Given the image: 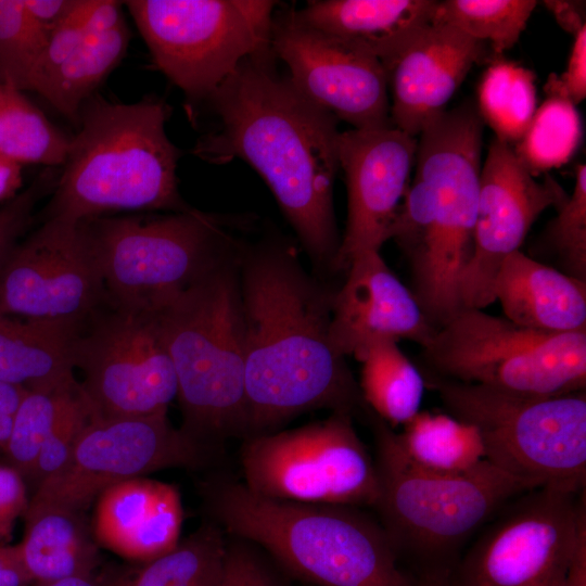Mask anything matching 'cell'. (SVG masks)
I'll return each mask as SVG.
<instances>
[{"label": "cell", "mask_w": 586, "mask_h": 586, "mask_svg": "<svg viewBox=\"0 0 586 586\" xmlns=\"http://www.w3.org/2000/svg\"><path fill=\"white\" fill-rule=\"evenodd\" d=\"M270 49L244 59L206 99L215 128L192 152L205 162L241 158L266 181L304 249L333 267L341 239L333 209L337 119L278 72Z\"/></svg>", "instance_id": "6da1fadb"}, {"label": "cell", "mask_w": 586, "mask_h": 586, "mask_svg": "<svg viewBox=\"0 0 586 586\" xmlns=\"http://www.w3.org/2000/svg\"><path fill=\"white\" fill-rule=\"evenodd\" d=\"M243 265L246 437L314 409L365 413L359 386L330 342L332 294L282 249L259 250Z\"/></svg>", "instance_id": "7a4b0ae2"}, {"label": "cell", "mask_w": 586, "mask_h": 586, "mask_svg": "<svg viewBox=\"0 0 586 586\" xmlns=\"http://www.w3.org/2000/svg\"><path fill=\"white\" fill-rule=\"evenodd\" d=\"M484 123L466 102L417 138L415 177L390 231L410 270L413 296L440 328L461 307L460 282L473 249Z\"/></svg>", "instance_id": "3957f363"}, {"label": "cell", "mask_w": 586, "mask_h": 586, "mask_svg": "<svg viewBox=\"0 0 586 586\" xmlns=\"http://www.w3.org/2000/svg\"><path fill=\"white\" fill-rule=\"evenodd\" d=\"M168 116L158 99L125 104L90 98L43 219L79 222L116 212L190 209L178 191L180 152L166 135Z\"/></svg>", "instance_id": "277c9868"}, {"label": "cell", "mask_w": 586, "mask_h": 586, "mask_svg": "<svg viewBox=\"0 0 586 586\" xmlns=\"http://www.w3.org/2000/svg\"><path fill=\"white\" fill-rule=\"evenodd\" d=\"M212 520L225 533L263 547L292 573L320 586H417L397 565L379 521L359 507L270 499L243 482L202 484Z\"/></svg>", "instance_id": "5b68a950"}, {"label": "cell", "mask_w": 586, "mask_h": 586, "mask_svg": "<svg viewBox=\"0 0 586 586\" xmlns=\"http://www.w3.org/2000/svg\"><path fill=\"white\" fill-rule=\"evenodd\" d=\"M230 259L152 313L177 378L180 430L209 451L247 436L243 317Z\"/></svg>", "instance_id": "8992f818"}, {"label": "cell", "mask_w": 586, "mask_h": 586, "mask_svg": "<svg viewBox=\"0 0 586 586\" xmlns=\"http://www.w3.org/2000/svg\"><path fill=\"white\" fill-rule=\"evenodd\" d=\"M379 496L373 506L397 556L430 563L425 573H450L446 561L517 496L533 489L484 459L469 471L423 468L402 449L396 432L370 408Z\"/></svg>", "instance_id": "52a82bcc"}, {"label": "cell", "mask_w": 586, "mask_h": 586, "mask_svg": "<svg viewBox=\"0 0 586 586\" xmlns=\"http://www.w3.org/2000/svg\"><path fill=\"white\" fill-rule=\"evenodd\" d=\"M423 377L446 412L477 431L485 459L495 467L535 488L585 489V391L534 397Z\"/></svg>", "instance_id": "ba28073f"}, {"label": "cell", "mask_w": 586, "mask_h": 586, "mask_svg": "<svg viewBox=\"0 0 586 586\" xmlns=\"http://www.w3.org/2000/svg\"><path fill=\"white\" fill-rule=\"evenodd\" d=\"M107 300L153 313L231 257L222 220L190 208L164 215H105L79 221Z\"/></svg>", "instance_id": "9c48e42d"}, {"label": "cell", "mask_w": 586, "mask_h": 586, "mask_svg": "<svg viewBox=\"0 0 586 586\" xmlns=\"http://www.w3.org/2000/svg\"><path fill=\"white\" fill-rule=\"evenodd\" d=\"M421 348L424 372L444 379L534 397L586 387V330L543 332L462 307Z\"/></svg>", "instance_id": "30bf717a"}, {"label": "cell", "mask_w": 586, "mask_h": 586, "mask_svg": "<svg viewBox=\"0 0 586 586\" xmlns=\"http://www.w3.org/2000/svg\"><path fill=\"white\" fill-rule=\"evenodd\" d=\"M124 3L157 68L191 100H206L244 59L270 49L275 1Z\"/></svg>", "instance_id": "8fae6325"}, {"label": "cell", "mask_w": 586, "mask_h": 586, "mask_svg": "<svg viewBox=\"0 0 586 586\" xmlns=\"http://www.w3.org/2000/svg\"><path fill=\"white\" fill-rule=\"evenodd\" d=\"M240 461L243 484L262 497L360 508L379 496L374 458L348 412L246 437Z\"/></svg>", "instance_id": "7c38bea8"}, {"label": "cell", "mask_w": 586, "mask_h": 586, "mask_svg": "<svg viewBox=\"0 0 586 586\" xmlns=\"http://www.w3.org/2000/svg\"><path fill=\"white\" fill-rule=\"evenodd\" d=\"M75 369L92 415L144 417L167 412L178 384L154 315L106 301L77 329Z\"/></svg>", "instance_id": "4fadbf2b"}, {"label": "cell", "mask_w": 586, "mask_h": 586, "mask_svg": "<svg viewBox=\"0 0 586 586\" xmlns=\"http://www.w3.org/2000/svg\"><path fill=\"white\" fill-rule=\"evenodd\" d=\"M501 508L459 566L461 586H562L581 524L585 491L530 489Z\"/></svg>", "instance_id": "5bb4252c"}, {"label": "cell", "mask_w": 586, "mask_h": 586, "mask_svg": "<svg viewBox=\"0 0 586 586\" xmlns=\"http://www.w3.org/2000/svg\"><path fill=\"white\" fill-rule=\"evenodd\" d=\"M211 451L180 429L167 412L125 418L91 416L66 464L43 481L29 507L80 512L110 486L170 468H198Z\"/></svg>", "instance_id": "9a60e30c"}, {"label": "cell", "mask_w": 586, "mask_h": 586, "mask_svg": "<svg viewBox=\"0 0 586 586\" xmlns=\"http://www.w3.org/2000/svg\"><path fill=\"white\" fill-rule=\"evenodd\" d=\"M105 301L79 222L43 219L0 266V315L80 323Z\"/></svg>", "instance_id": "2e32d148"}, {"label": "cell", "mask_w": 586, "mask_h": 586, "mask_svg": "<svg viewBox=\"0 0 586 586\" xmlns=\"http://www.w3.org/2000/svg\"><path fill=\"white\" fill-rule=\"evenodd\" d=\"M270 47L295 88L337 120L391 125L385 71L368 50L307 25L295 10L275 11Z\"/></svg>", "instance_id": "e0dca14e"}, {"label": "cell", "mask_w": 586, "mask_h": 586, "mask_svg": "<svg viewBox=\"0 0 586 586\" xmlns=\"http://www.w3.org/2000/svg\"><path fill=\"white\" fill-rule=\"evenodd\" d=\"M566 192L551 177L539 182L513 146L494 138L481 167L473 249L460 282L461 307L484 309L492 303L496 272L521 245L540 214Z\"/></svg>", "instance_id": "ac0fdd59"}, {"label": "cell", "mask_w": 586, "mask_h": 586, "mask_svg": "<svg viewBox=\"0 0 586 586\" xmlns=\"http://www.w3.org/2000/svg\"><path fill=\"white\" fill-rule=\"evenodd\" d=\"M417 138L392 124L339 133L337 157L347 188V220L333 264L346 269L356 253L380 251L410 184Z\"/></svg>", "instance_id": "d6986e66"}, {"label": "cell", "mask_w": 586, "mask_h": 586, "mask_svg": "<svg viewBox=\"0 0 586 586\" xmlns=\"http://www.w3.org/2000/svg\"><path fill=\"white\" fill-rule=\"evenodd\" d=\"M483 54V42L451 26L431 22L416 28L381 62L391 92V124L418 138L430 122L446 111V104Z\"/></svg>", "instance_id": "ffe728a7"}, {"label": "cell", "mask_w": 586, "mask_h": 586, "mask_svg": "<svg viewBox=\"0 0 586 586\" xmlns=\"http://www.w3.org/2000/svg\"><path fill=\"white\" fill-rule=\"evenodd\" d=\"M342 288L332 294L329 337L342 357L357 360L379 341L409 340L424 346L436 330L380 251L365 250L349 259Z\"/></svg>", "instance_id": "44dd1931"}, {"label": "cell", "mask_w": 586, "mask_h": 586, "mask_svg": "<svg viewBox=\"0 0 586 586\" xmlns=\"http://www.w3.org/2000/svg\"><path fill=\"white\" fill-rule=\"evenodd\" d=\"M181 524V497L173 484L135 477L110 486L97 498V542L130 560L146 563L174 549Z\"/></svg>", "instance_id": "7402d4cb"}, {"label": "cell", "mask_w": 586, "mask_h": 586, "mask_svg": "<svg viewBox=\"0 0 586 586\" xmlns=\"http://www.w3.org/2000/svg\"><path fill=\"white\" fill-rule=\"evenodd\" d=\"M492 293L504 317L519 326L550 333L586 330V281L521 250L501 263Z\"/></svg>", "instance_id": "603a6c76"}, {"label": "cell", "mask_w": 586, "mask_h": 586, "mask_svg": "<svg viewBox=\"0 0 586 586\" xmlns=\"http://www.w3.org/2000/svg\"><path fill=\"white\" fill-rule=\"evenodd\" d=\"M130 36L122 2L92 0L82 39L36 93L78 124L82 105L120 62Z\"/></svg>", "instance_id": "cb8c5ba5"}, {"label": "cell", "mask_w": 586, "mask_h": 586, "mask_svg": "<svg viewBox=\"0 0 586 586\" xmlns=\"http://www.w3.org/2000/svg\"><path fill=\"white\" fill-rule=\"evenodd\" d=\"M433 0H316L297 16L307 25L359 46L380 62L416 28L432 22Z\"/></svg>", "instance_id": "d4e9b609"}, {"label": "cell", "mask_w": 586, "mask_h": 586, "mask_svg": "<svg viewBox=\"0 0 586 586\" xmlns=\"http://www.w3.org/2000/svg\"><path fill=\"white\" fill-rule=\"evenodd\" d=\"M78 326L0 315V382L28 392L78 385L73 360Z\"/></svg>", "instance_id": "484cf974"}, {"label": "cell", "mask_w": 586, "mask_h": 586, "mask_svg": "<svg viewBox=\"0 0 586 586\" xmlns=\"http://www.w3.org/2000/svg\"><path fill=\"white\" fill-rule=\"evenodd\" d=\"M24 518L25 533L17 547L34 583L92 575L99 552L80 512L28 506Z\"/></svg>", "instance_id": "4316f807"}, {"label": "cell", "mask_w": 586, "mask_h": 586, "mask_svg": "<svg viewBox=\"0 0 586 586\" xmlns=\"http://www.w3.org/2000/svg\"><path fill=\"white\" fill-rule=\"evenodd\" d=\"M397 343H372L358 359L362 399L391 428L403 426L420 411L426 387L422 372Z\"/></svg>", "instance_id": "83f0119b"}, {"label": "cell", "mask_w": 586, "mask_h": 586, "mask_svg": "<svg viewBox=\"0 0 586 586\" xmlns=\"http://www.w3.org/2000/svg\"><path fill=\"white\" fill-rule=\"evenodd\" d=\"M225 534L216 522L205 521L174 549L111 586H218L228 550Z\"/></svg>", "instance_id": "f1b7e54d"}, {"label": "cell", "mask_w": 586, "mask_h": 586, "mask_svg": "<svg viewBox=\"0 0 586 586\" xmlns=\"http://www.w3.org/2000/svg\"><path fill=\"white\" fill-rule=\"evenodd\" d=\"M396 436L411 460L432 471L466 472L485 459L477 431L447 412L419 411Z\"/></svg>", "instance_id": "f546056e"}, {"label": "cell", "mask_w": 586, "mask_h": 586, "mask_svg": "<svg viewBox=\"0 0 586 586\" xmlns=\"http://www.w3.org/2000/svg\"><path fill=\"white\" fill-rule=\"evenodd\" d=\"M71 138L28 99L0 82V154L18 164L63 166Z\"/></svg>", "instance_id": "4dcf8cb0"}, {"label": "cell", "mask_w": 586, "mask_h": 586, "mask_svg": "<svg viewBox=\"0 0 586 586\" xmlns=\"http://www.w3.org/2000/svg\"><path fill=\"white\" fill-rule=\"evenodd\" d=\"M476 107L495 138L513 146L537 109L535 75L513 62L495 61L480 81Z\"/></svg>", "instance_id": "1f68e13d"}, {"label": "cell", "mask_w": 586, "mask_h": 586, "mask_svg": "<svg viewBox=\"0 0 586 586\" xmlns=\"http://www.w3.org/2000/svg\"><path fill=\"white\" fill-rule=\"evenodd\" d=\"M583 137L582 120L575 105L565 98L547 94L513 150L534 176L566 164Z\"/></svg>", "instance_id": "d6a6232c"}, {"label": "cell", "mask_w": 586, "mask_h": 586, "mask_svg": "<svg viewBox=\"0 0 586 586\" xmlns=\"http://www.w3.org/2000/svg\"><path fill=\"white\" fill-rule=\"evenodd\" d=\"M536 5L534 0H444L437 1L432 23L487 41L501 54L518 42Z\"/></svg>", "instance_id": "836d02e7"}, {"label": "cell", "mask_w": 586, "mask_h": 586, "mask_svg": "<svg viewBox=\"0 0 586 586\" xmlns=\"http://www.w3.org/2000/svg\"><path fill=\"white\" fill-rule=\"evenodd\" d=\"M73 387L27 392L18 405L8 442L2 449L7 466L30 482L43 443L69 402L80 391Z\"/></svg>", "instance_id": "e575fe53"}, {"label": "cell", "mask_w": 586, "mask_h": 586, "mask_svg": "<svg viewBox=\"0 0 586 586\" xmlns=\"http://www.w3.org/2000/svg\"><path fill=\"white\" fill-rule=\"evenodd\" d=\"M47 36L35 23L24 0H0V82L30 91Z\"/></svg>", "instance_id": "d590c367"}, {"label": "cell", "mask_w": 586, "mask_h": 586, "mask_svg": "<svg viewBox=\"0 0 586 586\" xmlns=\"http://www.w3.org/2000/svg\"><path fill=\"white\" fill-rule=\"evenodd\" d=\"M556 217L543 232L540 247L559 270L586 281V166L575 168L574 187L555 206Z\"/></svg>", "instance_id": "8d00e7d4"}, {"label": "cell", "mask_w": 586, "mask_h": 586, "mask_svg": "<svg viewBox=\"0 0 586 586\" xmlns=\"http://www.w3.org/2000/svg\"><path fill=\"white\" fill-rule=\"evenodd\" d=\"M91 416V407L80 388L64 409L41 447L30 481L35 488L66 464Z\"/></svg>", "instance_id": "74e56055"}, {"label": "cell", "mask_w": 586, "mask_h": 586, "mask_svg": "<svg viewBox=\"0 0 586 586\" xmlns=\"http://www.w3.org/2000/svg\"><path fill=\"white\" fill-rule=\"evenodd\" d=\"M55 181L51 170L44 171L31 186L0 205V266L29 226L37 201L53 190Z\"/></svg>", "instance_id": "f35d334b"}, {"label": "cell", "mask_w": 586, "mask_h": 586, "mask_svg": "<svg viewBox=\"0 0 586 586\" xmlns=\"http://www.w3.org/2000/svg\"><path fill=\"white\" fill-rule=\"evenodd\" d=\"M547 94L568 99L574 105L586 97V25L574 34V41L565 71L550 75L545 87Z\"/></svg>", "instance_id": "ab89813d"}, {"label": "cell", "mask_w": 586, "mask_h": 586, "mask_svg": "<svg viewBox=\"0 0 586 586\" xmlns=\"http://www.w3.org/2000/svg\"><path fill=\"white\" fill-rule=\"evenodd\" d=\"M26 482L7 464H0V547L9 545L16 520L28 507Z\"/></svg>", "instance_id": "60d3db41"}, {"label": "cell", "mask_w": 586, "mask_h": 586, "mask_svg": "<svg viewBox=\"0 0 586 586\" xmlns=\"http://www.w3.org/2000/svg\"><path fill=\"white\" fill-rule=\"evenodd\" d=\"M218 586H277L265 566L244 543L228 544L224 574Z\"/></svg>", "instance_id": "b9f144b4"}, {"label": "cell", "mask_w": 586, "mask_h": 586, "mask_svg": "<svg viewBox=\"0 0 586 586\" xmlns=\"http://www.w3.org/2000/svg\"><path fill=\"white\" fill-rule=\"evenodd\" d=\"M79 0H24L30 16L48 36L75 10Z\"/></svg>", "instance_id": "7bdbcfd3"}, {"label": "cell", "mask_w": 586, "mask_h": 586, "mask_svg": "<svg viewBox=\"0 0 586 586\" xmlns=\"http://www.w3.org/2000/svg\"><path fill=\"white\" fill-rule=\"evenodd\" d=\"M33 579L28 575L17 545L0 547V586H29Z\"/></svg>", "instance_id": "ee69618b"}, {"label": "cell", "mask_w": 586, "mask_h": 586, "mask_svg": "<svg viewBox=\"0 0 586 586\" xmlns=\"http://www.w3.org/2000/svg\"><path fill=\"white\" fill-rule=\"evenodd\" d=\"M28 391L0 382V450L8 442L14 413Z\"/></svg>", "instance_id": "f6af8a7d"}, {"label": "cell", "mask_w": 586, "mask_h": 586, "mask_svg": "<svg viewBox=\"0 0 586 586\" xmlns=\"http://www.w3.org/2000/svg\"><path fill=\"white\" fill-rule=\"evenodd\" d=\"M562 586H586V520L579 526Z\"/></svg>", "instance_id": "bcb514c9"}, {"label": "cell", "mask_w": 586, "mask_h": 586, "mask_svg": "<svg viewBox=\"0 0 586 586\" xmlns=\"http://www.w3.org/2000/svg\"><path fill=\"white\" fill-rule=\"evenodd\" d=\"M546 7L553 13L558 23L573 35L585 24L584 2L577 1H545Z\"/></svg>", "instance_id": "7dc6e473"}, {"label": "cell", "mask_w": 586, "mask_h": 586, "mask_svg": "<svg viewBox=\"0 0 586 586\" xmlns=\"http://www.w3.org/2000/svg\"><path fill=\"white\" fill-rule=\"evenodd\" d=\"M22 166L0 154V205L21 192Z\"/></svg>", "instance_id": "c3c4849f"}, {"label": "cell", "mask_w": 586, "mask_h": 586, "mask_svg": "<svg viewBox=\"0 0 586 586\" xmlns=\"http://www.w3.org/2000/svg\"><path fill=\"white\" fill-rule=\"evenodd\" d=\"M29 586H106L91 576H72L47 583H33Z\"/></svg>", "instance_id": "681fc988"}, {"label": "cell", "mask_w": 586, "mask_h": 586, "mask_svg": "<svg viewBox=\"0 0 586 586\" xmlns=\"http://www.w3.org/2000/svg\"><path fill=\"white\" fill-rule=\"evenodd\" d=\"M417 586H461L457 579H454L450 573H436L424 575L423 579L417 583Z\"/></svg>", "instance_id": "f907efd6"}]
</instances>
